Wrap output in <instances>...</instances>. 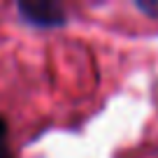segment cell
Masks as SVG:
<instances>
[{
	"mask_svg": "<svg viewBox=\"0 0 158 158\" xmlns=\"http://www.w3.org/2000/svg\"><path fill=\"white\" fill-rule=\"evenodd\" d=\"M16 12L23 23L33 28L51 30L68 26V12L63 5L51 2V0H30V2H16Z\"/></svg>",
	"mask_w": 158,
	"mask_h": 158,
	"instance_id": "obj_1",
	"label": "cell"
},
{
	"mask_svg": "<svg viewBox=\"0 0 158 158\" xmlns=\"http://www.w3.org/2000/svg\"><path fill=\"white\" fill-rule=\"evenodd\" d=\"M135 7L142 14H147L149 19H158V0H153V2H135Z\"/></svg>",
	"mask_w": 158,
	"mask_h": 158,
	"instance_id": "obj_2",
	"label": "cell"
},
{
	"mask_svg": "<svg viewBox=\"0 0 158 158\" xmlns=\"http://www.w3.org/2000/svg\"><path fill=\"white\" fill-rule=\"evenodd\" d=\"M7 135H10V123H7L5 116H0V151H2L5 144H7Z\"/></svg>",
	"mask_w": 158,
	"mask_h": 158,
	"instance_id": "obj_3",
	"label": "cell"
},
{
	"mask_svg": "<svg viewBox=\"0 0 158 158\" xmlns=\"http://www.w3.org/2000/svg\"><path fill=\"white\" fill-rule=\"evenodd\" d=\"M0 158H14V156H12V153L7 151V149H2V151H0Z\"/></svg>",
	"mask_w": 158,
	"mask_h": 158,
	"instance_id": "obj_4",
	"label": "cell"
}]
</instances>
